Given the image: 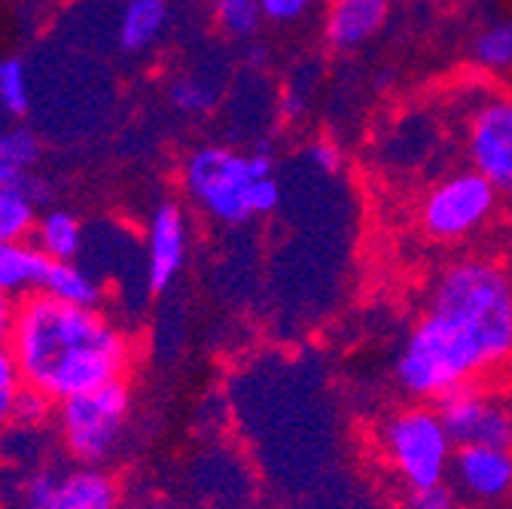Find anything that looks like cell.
I'll list each match as a JSON object with an SVG mask.
<instances>
[{
  "instance_id": "6da1fadb",
  "label": "cell",
  "mask_w": 512,
  "mask_h": 509,
  "mask_svg": "<svg viewBox=\"0 0 512 509\" xmlns=\"http://www.w3.org/2000/svg\"><path fill=\"white\" fill-rule=\"evenodd\" d=\"M25 388L49 403L125 378L135 345L98 305H71L46 293L19 302L10 336Z\"/></svg>"
},
{
  "instance_id": "7a4b0ae2",
  "label": "cell",
  "mask_w": 512,
  "mask_h": 509,
  "mask_svg": "<svg viewBox=\"0 0 512 509\" xmlns=\"http://www.w3.org/2000/svg\"><path fill=\"white\" fill-rule=\"evenodd\" d=\"M394 378L412 400L436 403L470 381L506 378V369L461 317L427 308L397 354Z\"/></svg>"
},
{
  "instance_id": "3957f363",
  "label": "cell",
  "mask_w": 512,
  "mask_h": 509,
  "mask_svg": "<svg viewBox=\"0 0 512 509\" xmlns=\"http://www.w3.org/2000/svg\"><path fill=\"white\" fill-rule=\"evenodd\" d=\"M186 196L211 220L241 226L281 208L284 189L275 177V159L266 150L238 153L223 144L196 147L180 171Z\"/></svg>"
},
{
  "instance_id": "277c9868",
  "label": "cell",
  "mask_w": 512,
  "mask_h": 509,
  "mask_svg": "<svg viewBox=\"0 0 512 509\" xmlns=\"http://www.w3.org/2000/svg\"><path fill=\"white\" fill-rule=\"evenodd\" d=\"M427 308L470 324L503 369L512 366V272L488 257H461L439 269L427 290Z\"/></svg>"
},
{
  "instance_id": "5b68a950",
  "label": "cell",
  "mask_w": 512,
  "mask_h": 509,
  "mask_svg": "<svg viewBox=\"0 0 512 509\" xmlns=\"http://www.w3.org/2000/svg\"><path fill=\"white\" fill-rule=\"evenodd\" d=\"M375 442L384 467L400 479L403 488L445 482V476L452 473V458L458 449L442 424L436 403L421 400L384 418L378 424Z\"/></svg>"
},
{
  "instance_id": "8992f818",
  "label": "cell",
  "mask_w": 512,
  "mask_h": 509,
  "mask_svg": "<svg viewBox=\"0 0 512 509\" xmlns=\"http://www.w3.org/2000/svg\"><path fill=\"white\" fill-rule=\"evenodd\" d=\"M500 205L497 186L476 168H461L433 180L418 199V229L439 244H458L482 232Z\"/></svg>"
},
{
  "instance_id": "52a82bcc",
  "label": "cell",
  "mask_w": 512,
  "mask_h": 509,
  "mask_svg": "<svg viewBox=\"0 0 512 509\" xmlns=\"http://www.w3.org/2000/svg\"><path fill=\"white\" fill-rule=\"evenodd\" d=\"M128 412H132V388H128L125 378L61 400L58 430L64 449L86 467L104 464L116 452Z\"/></svg>"
},
{
  "instance_id": "ba28073f",
  "label": "cell",
  "mask_w": 512,
  "mask_h": 509,
  "mask_svg": "<svg viewBox=\"0 0 512 509\" xmlns=\"http://www.w3.org/2000/svg\"><path fill=\"white\" fill-rule=\"evenodd\" d=\"M464 156L500 196H512V89H488L467 107Z\"/></svg>"
},
{
  "instance_id": "9c48e42d",
  "label": "cell",
  "mask_w": 512,
  "mask_h": 509,
  "mask_svg": "<svg viewBox=\"0 0 512 509\" xmlns=\"http://www.w3.org/2000/svg\"><path fill=\"white\" fill-rule=\"evenodd\" d=\"M455 445H506L512 449V409L488 381H470L436 400Z\"/></svg>"
},
{
  "instance_id": "30bf717a",
  "label": "cell",
  "mask_w": 512,
  "mask_h": 509,
  "mask_svg": "<svg viewBox=\"0 0 512 509\" xmlns=\"http://www.w3.org/2000/svg\"><path fill=\"white\" fill-rule=\"evenodd\" d=\"M189 253V223L177 202H162L153 208L147 223V284L162 293L177 281Z\"/></svg>"
},
{
  "instance_id": "8fae6325",
  "label": "cell",
  "mask_w": 512,
  "mask_h": 509,
  "mask_svg": "<svg viewBox=\"0 0 512 509\" xmlns=\"http://www.w3.org/2000/svg\"><path fill=\"white\" fill-rule=\"evenodd\" d=\"M458 494L497 503L512 494V449L506 445H458L452 458Z\"/></svg>"
},
{
  "instance_id": "7c38bea8",
  "label": "cell",
  "mask_w": 512,
  "mask_h": 509,
  "mask_svg": "<svg viewBox=\"0 0 512 509\" xmlns=\"http://www.w3.org/2000/svg\"><path fill=\"white\" fill-rule=\"evenodd\" d=\"M391 19V0H330L324 13V40L336 52H354L372 43Z\"/></svg>"
},
{
  "instance_id": "4fadbf2b",
  "label": "cell",
  "mask_w": 512,
  "mask_h": 509,
  "mask_svg": "<svg viewBox=\"0 0 512 509\" xmlns=\"http://www.w3.org/2000/svg\"><path fill=\"white\" fill-rule=\"evenodd\" d=\"M119 491L98 467H80L55 476V485L40 509H116Z\"/></svg>"
},
{
  "instance_id": "5bb4252c",
  "label": "cell",
  "mask_w": 512,
  "mask_h": 509,
  "mask_svg": "<svg viewBox=\"0 0 512 509\" xmlns=\"http://www.w3.org/2000/svg\"><path fill=\"white\" fill-rule=\"evenodd\" d=\"M470 65L491 77L509 80L512 77V13L488 16L470 37Z\"/></svg>"
},
{
  "instance_id": "9a60e30c",
  "label": "cell",
  "mask_w": 512,
  "mask_h": 509,
  "mask_svg": "<svg viewBox=\"0 0 512 509\" xmlns=\"http://www.w3.org/2000/svg\"><path fill=\"white\" fill-rule=\"evenodd\" d=\"M46 199V183L34 174L22 183L0 186V241H28L37 226V205Z\"/></svg>"
},
{
  "instance_id": "2e32d148",
  "label": "cell",
  "mask_w": 512,
  "mask_h": 509,
  "mask_svg": "<svg viewBox=\"0 0 512 509\" xmlns=\"http://www.w3.org/2000/svg\"><path fill=\"white\" fill-rule=\"evenodd\" d=\"M168 0H125L116 40L125 52H147L168 28Z\"/></svg>"
},
{
  "instance_id": "e0dca14e",
  "label": "cell",
  "mask_w": 512,
  "mask_h": 509,
  "mask_svg": "<svg viewBox=\"0 0 512 509\" xmlns=\"http://www.w3.org/2000/svg\"><path fill=\"white\" fill-rule=\"evenodd\" d=\"M49 260L28 241H0V290L10 296L37 293Z\"/></svg>"
},
{
  "instance_id": "ac0fdd59",
  "label": "cell",
  "mask_w": 512,
  "mask_h": 509,
  "mask_svg": "<svg viewBox=\"0 0 512 509\" xmlns=\"http://www.w3.org/2000/svg\"><path fill=\"white\" fill-rule=\"evenodd\" d=\"M31 244L46 260H77L83 250V223L71 211L52 208L37 217Z\"/></svg>"
},
{
  "instance_id": "d6986e66",
  "label": "cell",
  "mask_w": 512,
  "mask_h": 509,
  "mask_svg": "<svg viewBox=\"0 0 512 509\" xmlns=\"http://www.w3.org/2000/svg\"><path fill=\"white\" fill-rule=\"evenodd\" d=\"M40 293L71 302V305H101V284L77 260H49Z\"/></svg>"
},
{
  "instance_id": "ffe728a7",
  "label": "cell",
  "mask_w": 512,
  "mask_h": 509,
  "mask_svg": "<svg viewBox=\"0 0 512 509\" xmlns=\"http://www.w3.org/2000/svg\"><path fill=\"white\" fill-rule=\"evenodd\" d=\"M40 162V141L31 129H4L0 132V186L22 183L34 174Z\"/></svg>"
},
{
  "instance_id": "44dd1931",
  "label": "cell",
  "mask_w": 512,
  "mask_h": 509,
  "mask_svg": "<svg viewBox=\"0 0 512 509\" xmlns=\"http://www.w3.org/2000/svg\"><path fill=\"white\" fill-rule=\"evenodd\" d=\"M0 110L10 116L31 110V77L19 58H0Z\"/></svg>"
},
{
  "instance_id": "7402d4cb",
  "label": "cell",
  "mask_w": 512,
  "mask_h": 509,
  "mask_svg": "<svg viewBox=\"0 0 512 509\" xmlns=\"http://www.w3.org/2000/svg\"><path fill=\"white\" fill-rule=\"evenodd\" d=\"M217 25L232 37H250L263 22L260 0H211Z\"/></svg>"
},
{
  "instance_id": "603a6c76",
  "label": "cell",
  "mask_w": 512,
  "mask_h": 509,
  "mask_svg": "<svg viewBox=\"0 0 512 509\" xmlns=\"http://www.w3.org/2000/svg\"><path fill=\"white\" fill-rule=\"evenodd\" d=\"M168 98L171 104L186 113V116H199V113H208L214 110L217 104V86L202 80V77H177L168 89Z\"/></svg>"
},
{
  "instance_id": "cb8c5ba5",
  "label": "cell",
  "mask_w": 512,
  "mask_h": 509,
  "mask_svg": "<svg viewBox=\"0 0 512 509\" xmlns=\"http://www.w3.org/2000/svg\"><path fill=\"white\" fill-rule=\"evenodd\" d=\"M22 391H25V378L19 372L16 354L10 345H0V427H7L13 421Z\"/></svg>"
},
{
  "instance_id": "d4e9b609",
  "label": "cell",
  "mask_w": 512,
  "mask_h": 509,
  "mask_svg": "<svg viewBox=\"0 0 512 509\" xmlns=\"http://www.w3.org/2000/svg\"><path fill=\"white\" fill-rule=\"evenodd\" d=\"M397 509H458V488H452L448 482L403 488Z\"/></svg>"
},
{
  "instance_id": "484cf974",
  "label": "cell",
  "mask_w": 512,
  "mask_h": 509,
  "mask_svg": "<svg viewBox=\"0 0 512 509\" xmlns=\"http://www.w3.org/2000/svg\"><path fill=\"white\" fill-rule=\"evenodd\" d=\"M314 7V0H260L263 19L272 25H293L305 19Z\"/></svg>"
},
{
  "instance_id": "4316f807",
  "label": "cell",
  "mask_w": 512,
  "mask_h": 509,
  "mask_svg": "<svg viewBox=\"0 0 512 509\" xmlns=\"http://www.w3.org/2000/svg\"><path fill=\"white\" fill-rule=\"evenodd\" d=\"M302 156H305V162L317 174H339L342 171V162H345L339 144H333V141H311Z\"/></svg>"
},
{
  "instance_id": "83f0119b",
  "label": "cell",
  "mask_w": 512,
  "mask_h": 509,
  "mask_svg": "<svg viewBox=\"0 0 512 509\" xmlns=\"http://www.w3.org/2000/svg\"><path fill=\"white\" fill-rule=\"evenodd\" d=\"M49 400L46 397H40L37 391H31V388H25L22 391V397H19V403H16V412H13V421L16 424H40L46 415H49Z\"/></svg>"
},
{
  "instance_id": "f1b7e54d",
  "label": "cell",
  "mask_w": 512,
  "mask_h": 509,
  "mask_svg": "<svg viewBox=\"0 0 512 509\" xmlns=\"http://www.w3.org/2000/svg\"><path fill=\"white\" fill-rule=\"evenodd\" d=\"M16 311H19L16 296H10V293L0 290V345H10L13 324H16Z\"/></svg>"
},
{
  "instance_id": "f546056e",
  "label": "cell",
  "mask_w": 512,
  "mask_h": 509,
  "mask_svg": "<svg viewBox=\"0 0 512 509\" xmlns=\"http://www.w3.org/2000/svg\"><path fill=\"white\" fill-rule=\"evenodd\" d=\"M503 397H506V403H509V409H512V375L503 378Z\"/></svg>"
},
{
  "instance_id": "4dcf8cb0",
  "label": "cell",
  "mask_w": 512,
  "mask_h": 509,
  "mask_svg": "<svg viewBox=\"0 0 512 509\" xmlns=\"http://www.w3.org/2000/svg\"><path fill=\"white\" fill-rule=\"evenodd\" d=\"M506 257H509V263H512V229H509V238H506Z\"/></svg>"
}]
</instances>
